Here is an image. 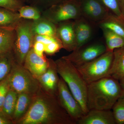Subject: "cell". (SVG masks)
I'll list each match as a JSON object with an SVG mask.
<instances>
[{
  "mask_svg": "<svg viewBox=\"0 0 124 124\" xmlns=\"http://www.w3.org/2000/svg\"><path fill=\"white\" fill-rule=\"evenodd\" d=\"M78 124H116L112 110L91 109L78 121Z\"/></svg>",
  "mask_w": 124,
  "mask_h": 124,
  "instance_id": "12",
  "label": "cell"
},
{
  "mask_svg": "<svg viewBox=\"0 0 124 124\" xmlns=\"http://www.w3.org/2000/svg\"><path fill=\"white\" fill-rule=\"evenodd\" d=\"M18 94L17 93L10 89L2 104V112L5 115L12 120L17 98Z\"/></svg>",
  "mask_w": 124,
  "mask_h": 124,
  "instance_id": "23",
  "label": "cell"
},
{
  "mask_svg": "<svg viewBox=\"0 0 124 124\" xmlns=\"http://www.w3.org/2000/svg\"><path fill=\"white\" fill-rule=\"evenodd\" d=\"M108 76L118 81L124 79V46L113 51V59Z\"/></svg>",
  "mask_w": 124,
  "mask_h": 124,
  "instance_id": "17",
  "label": "cell"
},
{
  "mask_svg": "<svg viewBox=\"0 0 124 124\" xmlns=\"http://www.w3.org/2000/svg\"><path fill=\"white\" fill-rule=\"evenodd\" d=\"M34 42L39 41L42 42L45 45L53 42L60 41L58 38L43 35H35L34 36Z\"/></svg>",
  "mask_w": 124,
  "mask_h": 124,
  "instance_id": "32",
  "label": "cell"
},
{
  "mask_svg": "<svg viewBox=\"0 0 124 124\" xmlns=\"http://www.w3.org/2000/svg\"><path fill=\"white\" fill-rule=\"evenodd\" d=\"M49 64L46 71L36 79L43 90L51 95L57 96L59 77L55 62L48 59Z\"/></svg>",
  "mask_w": 124,
  "mask_h": 124,
  "instance_id": "10",
  "label": "cell"
},
{
  "mask_svg": "<svg viewBox=\"0 0 124 124\" xmlns=\"http://www.w3.org/2000/svg\"><path fill=\"white\" fill-rule=\"evenodd\" d=\"M23 6L22 3L18 0H0V7L18 12Z\"/></svg>",
  "mask_w": 124,
  "mask_h": 124,
  "instance_id": "29",
  "label": "cell"
},
{
  "mask_svg": "<svg viewBox=\"0 0 124 124\" xmlns=\"http://www.w3.org/2000/svg\"><path fill=\"white\" fill-rule=\"evenodd\" d=\"M15 61L12 52L0 54V82L8 75Z\"/></svg>",
  "mask_w": 124,
  "mask_h": 124,
  "instance_id": "24",
  "label": "cell"
},
{
  "mask_svg": "<svg viewBox=\"0 0 124 124\" xmlns=\"http://www.w3.org/2000/svg\"><path fill=\"white\" fill-rule=\"evenodd\" d=\"M116 124H124V95L118 98L112 108Z\"/></svg>",
  "mask_w": 124,
  "mask_h": 124,
  "instance_id": "26",
  "label": "cell"
},
{
  "mask_svg": "<svg viewBox=\"0 0 124 124\" xmlns=\"http://www.w3.org/2000/svg\"><path fill=\"white\" fill-rule=\"evenodd\" d=\"M60 0H31L32 5L37 7L41 13L54 5L59 4Z\"/></svg>",
  "mask_w": 124,
  "mask_h": 124,
  "instance_id": "28",
  "label": "cell"
},
{
  "mask_svg": "<svg viewBox=\"0 0 124 124\" xmlns=\"http://www.w3.org/2000/svg\"><path fill=\"white\" fill-rule=\"evenodd\" d=\"M15 39V29L0 28V54L12 52Z\"/></svg>",
  "mask_w": 124,
  "mask_h": 124,
  "instance_id": "21",
  "label": "cell"
},
{
  "mask_svg": "<svg viewBox=\"0 0 124 124\" xmlns=\"http://www.w3.org/2000/svg\"><path fill=\"white\" fill-rule=\"evenodd\" d=\"M62 48H63L62 46L60 41L53 42L46 45L45 53L48 55H53Z\"/></svg>",
  "mask_w": 124,
  "mask_h": 124,
  "instance_id": "31",
  "label": "cell"
},
{
  "mask_svg": "<svg viewBox=\"0 0 124 124\" xmlns=\"http://www.w3.org/2000/svg\"><path fill=\"white\" fill-rule=\"evenodd\" d=\"M0 124H14L13 121L5 115L2 111H0Z\"/></svg>",
  "mask_w": 124,
  "mask_h": 124,
  "instance_id": "34",
  "label": "cell"
},
{
  "mask_svg": "<svg viewBox=\"0 0 124 124\" xmlns=\"http://www.w3.org/2000/svg\"><path fill=\"white\" fill-rule=\"evenodd\" d=\"M81 8L72 1H63L42 12V17L54 24L81 17Z\"/></svg>",
  "mask_w": 124,
  "mask_h": 124,
  "instance_id": "7",
  "label": "cell"
},
{
  "mask_svg": "<svg viewBox=\"0 0 124 124\" xmlns=\"http://www.w3.org/2000/svg\"><path fill=\"white\" fill-rule=\"evenodd\" d=\"M113 52L107 51L92 61L75 66L87 84L108 76Z\"/></svg>",
  "mask_w": 124,
  "mask_h": 124,
  "instance_id": "5",
  "label": "cell"
},
{
  "mask_svg": "<svg viewBox=\"0 0 124 124\" xmlns=\"http://www.w3.org/2000/svg\"><path fill=\"white\" fill-rule=\"evenodd\" d=\"M8 78L10 89L18 94L25 93L34 95L41 87L37 79L15 61L9 74Z\"/></svg>",
  "mask_w": 124,
  "mask_h": 124,
  "instance_id": "6",
  "label": "cell"
},
{
  "mask_svg": "<svg viewBox=\"0 0 124 124\" xmlns=\"http://www.w3.org/2000/svg\"><path fill=\"white\" fill-rule=\"evenodd\" d=\"M119 1L121 10L124 18V0H119Z\"/></svg>",
  "mask_w": 124,
  "mask_h": 124,
  "instance_id": "35",
  "label": "cell"
},
{
  "mask_svg": "<svg viewBox=\"0 0 124 124\" xmlns=\"http://www.w3.org/2000/svg\"><path fill=\"white\" fill-rule=\"evenodd\" d=\"M119 82L122 89V94L124 95V79L120 81Z\"/></svg>",
  "mask_w": 124,
  "mask_h": 124,
  "instance_id": "36",
  "label": "cell"
},
{
  "mask_svg": "<svg viewBox=\"0 0 124 124\" xmlns=\"http://www.w3.org/2000/svg\"><path fill=\"white\" fill-rule=\"evenodd\" d=\"M49 64L48 59L37 55L32 48L27 55L23 66L36 78L46 71Z\"/></svg>",
  "mask_w": 124,
  "mask_h": 124,
  "instance_id": "13",
  "label": "cell"
},
{
  "mask_svg": "<svg viewBox=\"0 0 124 124\" xmlns=\"http://www.w3.org/2000/svg\"><path fill=\"white\" fill-rule=\"evenodd\" d=\"M10 89L8 75L4 79L0 82V111H2L3 102Z\"/></svg>",
  "mask_w": 124,
  "mask_h": 124,
  "instance_id": "30",
  "label": "cell"
},
{
  "mask_svg": "<svg viewBox=\"0 0 124 124\" xmlns=\"http://www.w3.org/2000/svg\"><path fill=\"white\" fill-rule=\"evenodd\" d=\"M33 49L37 55L41 57H45L44 53H45V45L44 44L39 41H35L33 44Z\"/></svg>",
  "mask_w": 124,
  "mask_h": 124,
  "instance_id": "33",
  "label": "cell"
},
{
  "mask_svg": "<svg viewBox=\"0 0 124 124\" xmlns=\"http://www.w3.org/2000/svg\"><path fill=\"white\" fill-rule=\"evenodd\" d=\"M81 8L82 15L93 22L99 23L109 13L108 10L97 0H85Z\"/></svg>",
  "mask_w": 124,
  "mask_h": 124,
  "instance_id": "14",
  "label": "cell"
},
{
  "mask_svg": "<svg viewBox=\"0 0 124 124\" xmlns=\"http://www.w3.org/2000/svg\"><path fill=\"white\" fill-rule=\"evenodd\" d=\"M106 40L107 51L113 52L116 49L124 46V38L112 31L101 28Z\"/></svg>",
  "mask_w": 124,
  "mask_h": 124,
  "instance_id": "22",
  "label": "cell"
},
{
  "mask_svg": "<svg viewBox=\"0 0 124 124\" xmlns=\"http://www.w3.org/2000/svg\"><path fill=\"white\" fill-rule=\"evenodd\" d=\"M63 108L57 96L41 87L33 95L27 112L16 124H76Z\"/></svg>",
  "mask_w": 124,
  "mask_h": 124,
  "instance_id": "1",
  "label": "cell"
},
{
  "mask_svg": "<svg viewBox=\"0 0 124 124\" xmlns=\"http://www.w3.org/2000/svg\"><path fill=\"white\" fill-rule=\"evenodd\" d=\"M31 29L35 35H43L58 38L57 24L43 17L38 20H32Z\"/></svg>",
  "mask_w": 124,
  "mask_h": 124,
  "instance_id": "16",
  "label": "cell"
},
{
  "mask_svg": "<svg viewBox=\"0 0 124 124\" xmlns=\"http://www.w3.org/2000/svg\"><path fill=\"white\" fill-rule=\"evenodd\" d=\"M23 19L18 12L0 7V28L15 29Z\"/></svg>",
  "mask_w": 124,
  "mask_h": 124,
  "instance_id": "20",
  "label": "cell"
},
{
  "mask_svg": "<svg viewBox=\"0 0 124 124\" xmlns=\"http://www.w3.org/2000/svg\"><path fill=\"white\" fill-rule=\"evenodd\" d=\"M57 97L62 107L77 124L78 121L84 115V113L79 102L61 77L58 85Z\"/></svg>",
  "mask_w": 124,
  "mask_h": 124,
  "instance_id": "8",
  "label": "cell"
},
{
  "mask_svg": "<svg viewBox=\"0 0 124 124\" xmlns=\"http://www.w3.org/2000/svg\"><path fill=\"white\" fill-rule=\"evenodd\" d=\"M74 29L77 42L76 50L85 45L88 42L92 36L93 31L89 23L81 17L75 20Z\"/></svg>",
  "mask_w": 124,
  "mask_h": 124,
  "instance_id": "15",
  "label": "cell"
},
{
  "mask_svg": "<svg viewBox=\"0 0 124 124\" xmlns=\"http://www.w3.org/2000/svg\"><path fill=\"white\" fill-rule=\"evenodd\" d=\"M57 36L63 48L69 52L76 48L77 42L74 29V22L65 21L57 24Z\"/></svg>",
  "mask_w": 124,
  "mask_h": 124,
  "instance_id": "11",
  "label": "cell"
},
{
  "mask_svg": "<svg viewBox=\"0 0 124 124\" xmlns=\"http://www.w3.org/2000/svg\"><path fill=\"white\" fill-rule=\"evenodd\" d=\"M122 94L119 81L111 77L88 84L87 105L91 109L111 110Z\"/></svg>",
  "mask_w": 124,
  "mask_h": 124,
  "instance_id": "2",
  "label": "cell"
},
{
  "mask_svg": "<svg viewBox=\"0 0 124 124\" xmlns=\"http://www.w3.org/2000/svg\"><path fill=\"white\" fill-rule=\"evenodd\" d=\"M106 51L105 45L101 43H95L87 46H84L72 51L69 55L62 57L77 66L94 60Z\"/></svg>",
  "mask_w": 124,
  "mask_h": 124,
  "instance_id": "9",
  "label": "cell"
},
{
  "mask_svg": "<svg viewBox=\"0 0 124 124\" xmlns=\"http://www.w3.org/2000/svg\"><path fill=\"white\" fill-rule=\"evenodd\" d=\"M32 22L23 19L15 29L16 39L12 52L16 62L23 66L34 44L35 35L32 30Z\"/></svg>",
  "mask_w": 124,
  "mask_h": 124,
  "instance_id": "4",
  "label": "cell"
},
{
  "mask_svg": "<svg viewBox=\"0 0 124 124\" xmlns=\"http://www.w3.org/2000/svg\"><path fill=\"white\" fill-rule=\"evenodd\" d=\"M99 23L101 28H106L124 38V19L109 13L103 20Z\"/></svg>",
  "mask_w": 124,
  "mask_h": 124,
  "instance_id": "19",
  "label": "cell"
},
{
  "mask_svg": "<svg viewBox=\"0 0 124 124\" xmlns=\"http://www.w3.org/2000/svg\"><path fill=\"white\" fill-rule=\"evenodd\" d=\"M101 1L105 7L110 10L113 14L124 18L121 10L119 0H101Z\"/></svg>",
  "mask_w": 124,
  "mask_h": 124,
  "instance_id": "27",
  "label": "cell"
},
{
  "mask_svg": "<svg viewBox=\"0 0 124 124\" xmlns=\"http://www.w3.org/2000/svg\"><path fill=\"white\" fill-rule=\"evenodd\" d=\"M55 62L59 75L67 85L85 115L89 111L87 105L88 84L70 62L62 57Z\"/></svg>",
  "mask_w": 124,
  "mask_h": 124,
  "instance_id": "3",
  "label": "cell"
},
{
  "mask_svg": "<svg viewBox=\"0 0 124 124\" xmlns=\"http://www.w3.org/2000/svg\"><path fill=\"white\" fill-rule=\"evenodd\" d=\"M18 13L22 18L31 20H36L42 17L41 11L35 6H22Z\"/></svg>",
  "mask_w": 124,
  "mask_h": 124,
  "instance_id": "25",
  "label": "cell"
},
{
  "mask_svg": "<svg viewBox=\"0 0 124 124\" xmlns=\"http://www.w3.org/2000/svg\"><path fill=\"white\" fill-rule=\"evenodd\" d=\"M34 95L25 93L18 94L12 118L14 124H16L27 112L32 101Z\"/></svg>",
  "mask_w": 124,
  "mask_h": 124,
  "instance_id": "18",
  "label": "cell"
}]
</instances>
